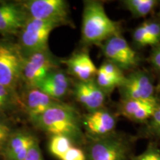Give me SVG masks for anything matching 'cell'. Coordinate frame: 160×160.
<instances>
[{
	"label": "cell",
	"mask_w": 160,
	"mask_h": 160,
	"mask_svg": "<svg viewBox=\"0 0 160 160\" xmlns=\"http://www.w3.org/2000/svg\"><path fill=\"white\" fill-rule=\"evenodd\" d=\"M157 91H158V92H159V93H160V82H159V85H158V87H157Z\"/></svg>",
	"instance_id": "obj_32"
},
{
	"label": "cell",
	"mask_w": 160,
	"mask_h": 160,
	"mask_svg": "<svg viewBox=\"0 0 160 160\" xmlns=\"http://www.w3.org/2000/svg\"><path fill=\"white\" fill-rule=\"evenodd\" d=\"M59 160H86L85 151L77 145H73Z\"/></svg>",
	"instance_id": "obj_28"
},
{
	"label": "cell",
	"mask_w": 160,
	"mask_h": 160,
	"mask_svg": "<svg viewBox=\"0 0 160 160\" xmlns=\"http://www.w3.org/2000/svg\"><path fill=\"white\" fill-rule=\"evenodd\" d=\"M119 25L106 13L102 3L85 1L82 22V39L90 45L103 43L105 40L119 33Z\"/></svg>",
	"instance_id": "obj_2"
},
{
	"label": "cell",
	"mask_w": 160,
	"mask_h": 160,
	"mask_svg": "<svg viewBox=\"0 0 160 160\" xmlns=\"http://www.w3.org/2000/svg\"><path fill=\"white\" fill-rule=\"evenodd\" d=\"M37 141V138L28 132H12L2 152L6 160H25Z\"/></svg>",
	"instance_id": "obj_14"
},
{
	"label": "cell",
	"mask_w": 160,
	"mask_h": 160,
	"mask_svg": "<svg viewBox=\"0 0 160 160\" xmlns=\"http://www.w3.org/2000/svg\"><path fill=\"white\" fill-rule=\"evenodd\" d=\"M59 102L37 88H29L23 97L22 104L31 121Z\"/></svg>",
	"instance_id": "obj_16"
},
{
	"label": "cell",
	"mask_w": 160,
	"mask_h": 160,
	"mask_svg": "<svg viewBox=\"0 0 160 160\" xmlns=\"http://www.w3.org/2000/svg\"><path fill=\"white\" fill-rule=\"evenodd\" d=\"M123 3L133 17L141 18L149 14L158 2L155 0H125Z\"/></svg>",
	"instance_id": "obj_18"
},
{
	"label": "cell",
	"mask_w": 160,
	"mask_h": 160,
	"mask_svg": "<svg viewBox=\"0 0 160 160\" xmlns=\"http://www.w3.org/2000/svg\"><path fill=\"white\" fill-rule=\"evenodd\" d=\"M29 17L70 25L69 7L64 0H29L21 3Z\"/></svg>",
	"instance_id": "obj_7"
},
{
	"label": "cell",
	"mask_w": 160,
	"mask_h": 160,
	"mask_svg": "<svg viewBox=\"0 0 160 160\" xmlns=\"http://www.w3.org/2000/svg\"><path fill=\"white\" fill-rule=\"evenodd\" d=\"M102 51L108 59L122 71L136 67L139 57L120 33L113 36L102 43Z\"/></svg>",
	"instance_id": "obj_8"
},
{
	"label": "cell",
	"mask_w": 160,
	"mask_h": 160,
	"mask_svg": "<svg viewBox=\"0 0 160 160\" xmlns=\"http://www.w3.org/2000/svg\"><path fill=\"white\" fill-rule=\"evenodd\" d=\"M76 99L89 112L102 108L105 100V93L93 79L77 82L73 90Z\"/></svg>",
	"instance_id": "obj_12"
},
{
	"label": "cell",
	"mask_w": 160,
	"mask_h": 160,
	"mask_svg": "<svg viewBox=\"0 0 160 160\" xmlns=\"http://www.w3.org/2000/svg\"><path fill=\"white\" fill-rule=\"evenodd\" d=\"M96 76H97L96 83L105 93L113 91L116 88H119L122 85L121 82L106 74L100 68H98Z\"/></svg>",
	"instance_id": "obj_20"
},
{
	"label": "cell",
	"mask_w": 160,
	"mask_h": 160,
	"mask_svg": "<svg viewBox=\"0 0 160 160\" xmlns=\"http://www.w3.org/2000/svg\"><path fill=\"white\" fill-rule=\"evenodd\" d=\"M159 103L157 98L151 99H122L120 114L137 122H146L149 120Z\"/></svg>",
	"instance_id": "obj_13"
},
{
	"label": "cell",
	"mask_w": 160,
	"mask_h": 160,
	"mask_svg": "<svg viewBox=\"0 0 160 160\" xmlns=\"http://www.w3.org/2000/svg\"><path fill=\"white\" fill-rule=\"evenodd\" d=\"M142 25L146 31L149 33L152 39L156 42V43H160V22L156 20H148L144 22Z\"/></svg>",
	"instance_id": "obj_26"
},
{
	"label": "cell",
	"mask_w": 160,
	"mask_h": 160,
	"mask_svg": "<svg viewBox=\"0 0 160 160\" xmlns=\"http://www.w3.org/2000/svg\"><path fill=\"white\" fill-rule=\"evenodd\" d=\"M12 131L9 123L6 119L0 117V151H2Z\"/></svg>",
	"instance_id": "obj_27"
},
{
	"label": "cell",
	"mask_w": 160,
	"mask_h": 160,
	"mask_svg": "<svg viewBox=\"0 0 160 160\" xmlns=\"http://www.w3.org/2000/svg\"><path fill=\"white\" fill-rule=\"evenodd\" d=\"M70 85L71 81L68 75L64 72L56 69L50 72L36 88L58 100L67 94Z\"/></svg>",
	"instance_id": "obj_17"
},
{
	"label": "cell",
	"mask_w": 160,
	"mask_h": 160,
	"mask_svg": "<svg viewBox=\"0 0 160 160\" xmlns=\"http://www.w3.org/2000/svg\"><path fill=\"white\" fill-rule=\"evenodd\" d=\"M25 160H44L38 141L32 146Z\"/></svg>",
	"instance_id": "obj_29"
},
{
	"label": "cell",
	"mask_w": 160,
	"mask_h": 160,
	"mask_svg": "<svg viewBox=\"0 0 160 160\" xmlns=\"http://www.w3.org/2000/svg\"><path fill=\"white\" fill-rule=\"evenodd\" d=\"M82 125L88 137H102L114 132L117 119L111 112L99 109L82 117Z\"/></svg>",
	"instance_id": "obj_10"
},
{
	"label": "cell",
	"mask_w": 160,
	"mask_h": 160,
	"mask_svg": "<svg viewBox=\"0 0 160 160\" xmlns=\"http://www.w3.org/2000/svg\"><path fill=\"white\" fill-rule=\"evenodd\" d=\"M19 99L16 91L0 85V102L8 105L9 107L15 104Z\"/></svg>",
	"instance_id": "obj_25"
},
{
	"label": "cell",
	"mask_w": 160,
	"mask_h": 160,
	"mask_svg": "<svg viewBox=\"0 0 160 160\" xmlns=\"http://www.w3.org/2000/svg\"><path fill=\"white\" fill-rule=\"evenodd\" d=\"M28 18L21 3H0V34L19 33Z\"/></svg>",
	"instance_id": "obj_11"
},
{
	"label": "cell",
	"mask_w": 160,
	"mask_h": 160,
	"mask_svg": "<svg viewBox=\"0 0 160 160\" xmlns=\"http://www.w3.org/2000/svg\"><path fill=\"white\" fill-rule=\"evenodd\" d=\"M122 99H151L154 98V86L150 76L137 71L131 73L119 87Z\"/></svg>",
	"instance_id": "obj_9"
},
{
	"label": "cell",
	"mask_w": 160,
	"mask_h": 160,
	"mask_svg": "<svg viewBox=\"0 0 160 160\" xmlns=\"http://www.w3.org/2000/svg\"><path fill=\"white\" fill-rule=\"evenodd\" d=\"M99 68L101 69L102 71L105 72L106 74L110 76V77L119 80V81L121 82L122 84L124 80L125 79V76L124 75L123 71L119 68H118L117 65H115L114 64L111 62L108 61V60L100 66Z\"/></svg>",
	"instance_id": "obj_24"
},
{
	"label": "cell",
	"mask_w": 160,
	"mask_h": 160,
	"mask_svg": "<svg viewBox=\"0 0 160 160\" xmlns=\"http://www.w3.org/2000/svg\"><path fill=\"white\" fill-rule=\"evenodd\" d=\"M31 122L38 129L51 136H64L78 147L85 145L86 136L82 117L68 105L59 102Z\"/></svg>",
	"instance_id": "obj_1"
},
{
	"label": "cell",
	"mask_w": 160,
	"mask_h": 160,
	"mask_svg": "<svg viewBox=\"0 0 160 160\" xmlns=\"http://www.w3.org/2000/svg\"><path fill=\"white\" fill-rule=\"evenodd\" d=\"M131 160H160V148L154 142H151L147 148L139 155L131 157Z\"/></svg>",
	"instance_id": "obj_23"
},
{
	"label": "cell",
	"mask_w": 160,
	"mask_h": 160,
	"mask_svg": "<svg viewBox=\"0 0 160 160\" xmlns=\"http://www.w3.org/2000/svg\"><path fill=\"white\" fill-rule=\"evenodd\" d=\"M144 133L148 137L160 139V104L152 117L148 120Z\"/></svg>",
	"instance_id": "obj_21"
},
{
	"label": "cell",
	"mask_w": 160,
	"mask_h": 160,
	"mask_svg": "<svg viewBox=\"0 0 160 160\" xmlns=\"http://www.w3.org/2000/svg\"><path fill=\"white\" fill-rule=\"evenodd\" d=\"M23 59L18 45L0 41V85L16 91L21 80Z\"/></svg>",
	"instance_id": "obj_5"
},
{
	"label": "cell",
	"mask_w": 160,
	"mask_h": 160,
	"mask_svg": "<svg viewBox=\"0 0 160 160\" xmlns=\"http://www.w3.org/2000/svg\"><path fill=\"white\" fill-rule=\"evenodd\" d=\"M68 71L80 82L92 80L97 75L98 68L91 59L89 53L81 51L73 54L68 59L64 60Z\"/></svg>",
	"instance_id": "obj_15"
},
{
	"label": "cell",
	"mask_w": 160,
	"mask_h": 160,
	"mask_svg": "<svg viewBox=\"0 0 160 160\" xmlns=\"http://www.w3.org/2000/svg\"><path fill=\"white\" fill-rule=\"evenodd\" d=\"M9 108L8 105H7L6 104H4L2 102H0V113H2L4 111L7 110Z\"/></svg>",
	"instance_id": "obj_31"
},
{
	"label": "cell",
	"mask_w": 160,
	"mask_h": 160,
	"mask_svg": "<svg viewBox=\"0 0 160 160\" xmlns=\"http://www.w3.org/2000/svg\"><path fill=\"white\" fill-rule=\"evenodd\" d=\"M57 67V62L48 48L33 52L24 57L21 79L29 88H36Z\"/></svg>",
	"instance_id": "obj_6"
},
{
	"label": "cell",
	"mask_w": 160,
	"mask_h": 160,
	"mask_svg": "<svg viewBox=\"0 0 160 160\" xmlns=\"http://www.w3.org/2000/svg\"><path fill=\"white\" fill-rule=\"evenodd\" d=\"M133 41L135 43L141 47L145 46H154L157 45L156 42L152 39L149 33L146 31L144 25L142 24L138 26L133 33Z\"/></svg>",
	"instance_id": "obj_22"
},
{
	"label": "cell",
	"mask_w": 160,
	"mask_h": 160,
	"mask_svg": "<svg viewBox=\"0 0 160 160\" xmlns=\"http://www.w3.org/2000/svg\"><path fill=\"white\" fill-rule=\"evenodd\" d=\"M150 60L153 67L160 71V43L153 47L150 56Z\"/></svg>",
	"instance_id": "obj_30"
},
{
	"label": "cell",
	"mask_w": 160,
	"mask_h": 160,
	"mask_svg": "<svg viewBox=\"0 0 160 160\" xmlns=\"http://www.w3.org/2000/svg\"><path fill=\"white\" fill-rule=\"evenodd\" d=\"M73 145H76L68 137L64 136H51L48 143L50 153L53 157L60 159Z\"/></svg>",
	"instance_id": "obj_19"
},
{
	"label": "cell",
	"mask_w": 160,
	"mask_h": 160,
	"mask_svg": "<svg viewBox=\"0 0 160 160\" xmlns=\"http://www.w3.org/2000/svg\"><path fill=\"white\" fill-rule=\"evenodd\" d=\"M86 160H128L131 141L113 132L102 137H88L85 142Z\"/></svg>",
	"instance_id": "obj_3"
},
{
	"label": "cell",
	"mask_w": 160,
	"mask_h": 160,
	"mask_svg": "<svg viewBox=\"0 0 160 160\" xmlns=\"http://www.w3.org/2000/svg\"><path fill=\"white\" fill-rule=\"evenodd\" d=\"M61 26L53 22L45 21L29 17L19 32V46L23 57L48 48L51 33L56 28Z\"/></svg>",
	"instance_id": "obj_4"
}]
</instances>
